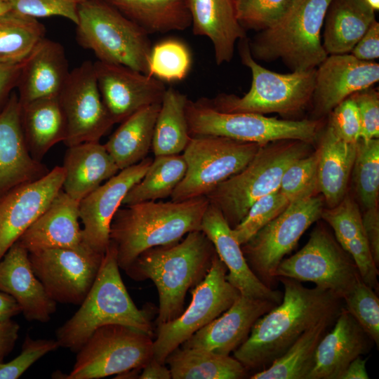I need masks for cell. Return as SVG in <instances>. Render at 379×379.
Masks as SVG:
<instances>
[{
  "label": "cell",
  "instance_id": "cb8c5ba5",
  "mask_svg": "<svg viewBox=\"0 0 379 379\" xmlns=\"http://www.w3.org/2000/svg\"><path fill=\"white\" fill-rule=\"evenodd\" d=\"M0 291L14 298L29 321L48 322L56 311L57 302L35 275L29 252L18 241L0 260Z\"/></svg>",
  "mask_w": 379,
  "mask_h": 379
},
{
  "label": "cell",
  "instance_id": "3957f363",
  "mask_svg": "<svg viewBox=\"0 0 379 379\" xmlns=\"http://www.w3.org/2000/svg\"><path fill=\"white\" fill-rule=\"evenodd\" d=\"M208 204L203 196L121 206L113 217L109 230L119 268L124 271L149 248L177 242L187 234L201 230Z\"/></svg>",
  "mask_w": 379,
  "mask_h": 379
},
{
  "label": "cell",
  "instance_id": "9f6ffc18",
  "mask_svg": "<svg viewBox=\"0 0 379 379\" xmlns=\"http://www.w3.org/2000/svg\"><path fill=\"white\" fill-rule=\"evenodd\" d=\"M138 375L140 379H171V374L166 364L161 363L154 357L141 370Z\"/></svg>",
  "mask_w": 379,
  "mask_h": 379
},
{
  "label": "cell",
  "instance_id": "f1b7e54d",
  "mask_svg": "<svg viewBox=\"0 0 379 379\" xmlns=\"http://www.w3.org/2000/svg\"><path fill=\"white\" fill-rule=\"evenodd\" d=\"M62 167L65 178L62 190L78 201L120 171L99 141L68 147Z\"/></svg>",
  "mask_w": 379,
  "mask_h": 379
},
{
  "label": "cell",
  "instance_id": "6da1fadb",
  "mask_svg": "<svg viewBox=\"0 0 379 379\" xmlns=\"http://www.w3.org/2000/svg\"><path fill=\"white\" fill-rule=\"evenodd\" d=\"M277 280L284 286L281 302L255 321L247 339L233 352L248 371L268 367L306 330L338 315L343 307V299L331 291L307 288L287 277Z\"/></svg>",
  "mask_w": 379,
  "mask_h": 379
},
{
  "label": "cell",
  "instance_id": "7a4b0ae2",
  "mask_svg": "<svg viewBox=\"0 0 379 379\" xmlns=\"http://www.w3.org/2000/svg\"><path fill=\"white\" fill-rule=\"evenodd\" d=\"M215 255L211 240L197 230L177 242L143 251L124 272L136 281L150 279L156 286L159 326L182 313L187 292L206 277Z\"/></svg>",
  "mask_w": 379,
  "mask_h": 379
},
{
  "label": "cell",
  "instance_id": "5bb4252c",
  "mask_svg": "<svg viewBox=\"0 0 379 379\" xmlns=\"http://www.w3.org/2000/svg\"><path fill=\"white\" fill-rule=\"evenodd\" d=\"M275 274L277 279L283 277L314 283L342 299L361 279L352 256L321 225L312 232L300 251L280 262Z\"/></svg>",
  "mask_w": 379,
  "mask_h": 379
},
{
  "label": "cell",
  "instance_id": "277c9868",
  "mask_svg": "<svg viewBox=\"0 0 379 379\" xmlns=\"http://www.w3.org/2000/svg\"><path fill=\"white\" fill-rule=\"evenodd\" d=\"M119 270L117 250L110 242L79 310L56 331L59 347L76 353L97 328L112 324L131 326L154 336L152 308L139 309L135 305Z\"/></svg>",
  "mask_w": 379,
  "mask_h": 379
},
{
  "label": "cell",
  "instance_id": "7bdbcfd3",
  "mask_svg": "<svg viewBox=\"0 0 379 379\" xmlns=\"http://www.w3.org/2000/svg\"><path fill=\"white\" fill-rule=\"evenodd\" d=\"M376 291L361 279L344 295L345 308L374 343L379 345V298Z\"/></svg>",
  "mask_w": 379,
  "mask_h": 379
},
{
  "label": "cell",
  "instance_id": "ab89813d",
  "mask_svg": "<svg viewBox=\"0 0 379 379\" xmlns=\"http://www.w3.org/2000/svg\"><path fill=\"white\" fill-rule=\"evenodd\" d=\"M45 34L36 18L11 11L0 16V65L23 63Z\"/></svg>",
  "mask_w": 379,
  "mask_h": 379
},
{
  "label": "cell",
  "instance_id": "e0dca14e",
  "mask_svg": "<svg viewBox=\"0 0 379 379\" xmlns=\"http://www.w3.org/2000/svg\"><path fill=\"white\" fill-rule=\"evenodd\" d=\"M93 65L102 102L114 124L161 104L167 88L161 80L122 65L99 60Z\"/></svg>",
  "mask_w": 379,
  "mask_h": 379
},
{
  "label": "cell",
  "instance_id": "c3c4849f",
  "mask_svg": "<svg viewBox=\"0 0 379 379\" xmlns=\"http://www.w3.org/2000/svg\"><path fill=\"white\" fill-rule=\"evenodd\" d=\"M56 340L33 339L27 335L20 353L7 363H0V379H17L46 354L57 350Z\"/></svg>",
  "mask_w": 379,
  "mask_h": 379
},
{
  "label": "cell",
  "instance_id": "ba28073f",
  "mask_svg": "<svg viewBox=\"0 0 379 379\" xmlns=\"http://www.w3.org/2000/svg\"><path fill=\"white\" fill-rule=\"evenodd\" d=\"M76 39L98 60L148 74L149 35L104 0H86L78 10Z\"/></svg>",
  "mask_w": 379,
  "mask_h": 379
},
{
  "label": "cell",
  "instance_id": "94428289",
  "mask_svg": "<svg viewBox=\"0 0 379 379\" xmlns=\"http://www.w3.org/2000/svg\"><path fill=\"white\" fill-rule=\"evenodd\" d=\"M366 1L375 11H378L379 0H366Z\"/></svg>",
  "mask_w": 379,
  "mask_h": 379
},
{
  "label": "cell",
  "instance_id": "681fc988",
  "mask_svg": "<svg viewBox=\"0 0 379 379\" xmlns=\"http://www.w3.org/2000/svg\"><path fill=\"white\" fill-rule=\"evenodd\" d=\"M328 125L342 140L356 143L361 138V124L357 104L348 97L329 113Z\"/></svg>",
  "mask_w": 379,
  "mask_h": 379
},
{
  "label": "cell",
  "instance_id": "52a82bcc",
  "mask_svg": "<svg viewBox=\"0 0 379 379\" xmlns=\"http://www.w3.org/2000/svg\"><path fill=\"white\" fill-rule=\"evenodd\" d=\"M239 53L243 65L251 72V88L242 97L220 93L212 99L205 98L213 108L225 112L293 114L312 100L316 68L288 74L267 69L252 57L247 37L239 40Z\"/></svg>",
  "mask_w": 379,
  "mask_h": 379
},
{
  "label": "cell",
  "instance_id": "8d00e7d4",
  "mask_svg": "<svg viewBox=\"0 0 379 379\" xmlns=\"http://www.w3.org/2000/svg\"><path fill=\"white\" fill-rule=\"evenodd\" d=\"M338 315L325 317L306 330L281 357L251 379H307L314 362L317 346Z\"/></svg>",
  "mask_w": 379,
  "mask_h": 379
},
{
  "label": "cell",
  "instance_id": "7dc6e473",
  "mask_svg": "<svg viewBox=\"0 0 379 379\" xmlns=\"http://www.w3.org/2000/svg\"><path fill=\"white\" fill-rule=\"evenodd\" d=\"M86 0H7L11 11L34 18L60 16L78 22V10Z\"/></svg>",
  "mask_w": 379,
  "mask_h": 379
},
{
  "label": "cell",
  "instance_id": "e575fe53",
  "mask_svg": "<svg viewBox=\"0 0 379 379\" xmlns=\"http://www.w3.org/2000/svg\"><path fill=\"white\" fill-rule=\"evenodd\" d=\"M321 218L333 230L335 239L354 260L359 273L368 277L376 271L358 204L345 196L335 206L323 209Z\"/></svg>",
  "mask_w": 379,
  "mask_h": 379
},
{
  "label": "cell",
  "instance_id": "f6af8a7d",
  "mask_svg": "<svg viewBox=\"0 0 379 379\" xmlns=\"http://www.w3.org/2000/svg\"><path fill=\"white\" fill-rule=\"evenodd\" d=\"M318 149L292 163L284 173L279 190L291 202L318 192Z\"/></svg>",
  "mask_w": 379,
  "mask_h": 379
},
{
  "label": "cell",
  "instance_id": "74e56055",
  "mask_svg": "<svg viewBox=\"0 0 379 379\" xmlns=\"http://www.w3.org/2000/svg\"><path fill=\"white\" fill-rule=\"evenodd\" d=\"M186 95L173 88L166 90L154 126L152 149L155 157L180 154L191 136L186 117Z\"/></svg>",
  "mask_w": 379,
  "mask_h": 379
},
{
  "label": "cell",
  "instance_id": "ac0fdd59",
  "mask_svg": "<svg viewBox=\"0 0 379 379\" xmlns=\"http://www.w3.org/2000/svg\"><path fill=\"white\" fill-rule=\"evenodd\" d=\"M152 161L146 157L119 171L79 201V219L83 223L84 244L104 255L109 243L112 220L131 188L139 182Z\"/></svg>",
  "mask_w": 379,
  "mask_h": 379
},
{
  "label": "cell",
  "instance_id": "f35d334b",
  "mask_svg": "<svg viewBox=\"0 0 379 379\" xmlns=\"http://www.w3.org/2000/svg\"><path fill=\"white\" fill-rule=\"evenodd\" d=\"M186 170L182 155L155 157L142 179L128 192L121 206L171 197L184 178Z\"/></svg>",
  "mask_w": 379,
  "mask_h": 379
},
{
  "label": "cell",
  "instance_id": "7c38bea8",
  "mask_svg": "<svg viewBox=\"0 0 379 379\" xmlns=\"http://www.w3.org/2000/svg\"><path fill=\"white\" fill-rule=\"evenodd\" d=\"M324 197L316 194L291 202L277 218L241 245L245 259L255 276L272 288L276 270L284 256L296 246L303 233L321 218Z\"/></svg>",
  "mask_w": 379,
  "mask_h": 379
},
{
  "label": "cell",
  "instance_id": "4dcf8cb0",
  "mask_svg": "<svg viewBox=\"0 0 379 379\" xmlns=\"http://www.w3.org/2000/svg\"><path fill=\"white\" fill-rule=\"evenodd\" d=\"M357 147V142H347L339 138L329 125L321 135L317 190L329 208L338 205L345 196Z\"/></svg>",
  "mask_w": 379,
  "mask_h": 379
},
{
  "label": "cell",
  "instance_id": "9a60e30c",
  "mask_svg": "<svg viewBox=\"0 0 379 379\" xmlns=\"http://www.w3.org/2000/svg\"><path fill=\"white\" fill-rule=\"evenodd\" d=\"M87 246L29 253L32 270L57 303L80 305L91 289L103 258Z\"/></svg>",
  "mask_w": 379,
  "mask_h": 379
},
{
  "label": "cell",
  "instance_id": "30bf717a",
  "mask_svg": "<svg viewBox=\"0 0 379 379\" xmlns=\"http://www.w3.org/2000/svg\"><path fill=\"white\" fill-rule=\"evenodd\" d=\"M260 145L213 135L191 137L182 154L187 170L172 201L206 196L251 161Z\"/></svg>",
  "mask_w": 379,
  "mask_h": 379
},
{
  "label": "cell",
  "instance_id": "ee69618b",
  "mask_svg": "<svg viewBox=\"0 0 379 379\" xmlns=\"http://www.w3.org/2000/svg\"><path fill=\"white\" fill-rule=\"evenodd\" d=\"M290 201L279 188L255 201L244 218L232 232L240 245L247 242L257 232L281 214Z\"/></svg>",
  "mask_w": 379,
  "mask_h": 379
},
{
  "label": "cell",
  "instance_id": "f5cc1de1",
  "mask_svg": "<svg viewBox=\"0 0 379 379\" xmlns=\"http://www.w3.org/2000/svg\"><path fill=\"white\" fill-rule=\"evenodd\" d=\"M364 230L373 260L379 265V211L378 206L366 208L361 215Z\"/></svg>",
  "mask_w": 379,
  "mask_h": 379
},
{
  "label": "cell",
  "instance_id": "83f0119b",
  "mask_svg": "<svg viewBox=\"0 0 379 379\" xmlns=\"http://www.w3.org/2000/svg\"><path fill=\"white\" fill-rule=\"evenodd\" d=\"M194 35L211 41L216 64L232 60L235 44L246 37L239 24L234 0H187Z\"/></svg>",
  "mask_w": 379,
  "mask_h": 379
},
{
  "label": "cell",
  "instance_id": "4fadbf2b",
  "mask_svg": "<svg viewBox=\"0 0 379 379\" xmlns=\"http://www.w3.org/2000/svg\"><path fill=\"white\" fill-rule=\"evenodd\" d=\"M227 267L216 253L206 277L192 290L188 307L174 320L157 326L155 359L165 364L172 351L222 314L241 295L227 280Z\"/></svg>",
  "mask_w": 379,
  "mask_h": 379
},
{
  "label": "cell",
  "instance_id": "db71d44e",
  "mask_svg": "<svg viewBox=\"0 0 379 379\" xmlns=\"http://www.w3.org/2000/svg\"><path fill=\"white\" fill-rule=\"evenodd\" d=\"M22 64L0 65V111L8 100L13 89L17 86Z\"/></svg>",
  "mask_w": 379,
  "mask_h": 379
},
{
  "label": "cell",
  "instance_id": "d6986e66",
  "mask_svg": "<svg viewBox=\"0 0 379 379\" xmlns=\"http://www.w3.org/2000/svg\"><path fill=\"white\" fill-rule=\"evenodd\" d=\"M62 166L0 196V260L62 190Z\"/></svg>",
  "mask_w": 379,
  "mask_h": 379
},
{
  "label": "cell",
  "instance_id": "484cf974",
  "mask_svg": "<svg viewBox=\"0 0 379 379\" xmlns=\"http://www.w3.org/2000/svg\"><path fill=\"white\" fill-rule=\"evenodd\" d=\"M79 201L61 190L18 240L29 253L46 248L86 246L79 223Z\"/></svg>",
  "mask_w": 379,
  "mask_h": 379
},
{
  "label": "cell",
  "instance_id": "836d02e7",
  "mask_svg": "<svg viewBox=\"0 0 379 379\" xmlns=\"http://www.w3.org/2000/svg\"><path fill=\"white\" fill-rule=\"evenodd\" d=\"M148 35L191 27L187 0H104Z\"/></svg>",
  "mask_w": 379,
  "mask_h": 379
},
{
  "label": "cell",
  "instance_id": "1f68e13d",
  "mask_svg": "<svg viewBox=\"0 0 379 379\" xmlns=\"http://www.w3.org/2000/svg\"><path fill=\"white\" fill-rule=\"evenodd\" d=\"M24 137L32 157L41 161L48 150L64 142L67 127L58 96L20 104Z\"/></svg>",
  "mask_w": 379,
  "mask_h": 379
},
{
  "label": "cell",
  "instance_id": "bcb514c9",
  "mask_svg": "<svg viewBox=\"0 0 379 379\" xmlns=\"http://www.w3.org/2000/svg\"><path fill=\"white\" fill-rule=\"evenodd\" d=\"M293 0H234L237 18L246 31L261 32L284 15Z\"/></svg>",
  "mask_w": 379,
  "mask_h": 379
},
{
  "label": "cell",
  "instance_id": "d590c367",
  "mask_svg": "<svg viewBox=\"0 0 379 379\" xmlns=\"http://www.w3.org/2000/svg\"><path fill=\"white\" fill-rule=\"evenodd\" d=\"M173 379H241L248 370L234 357L178 347L165 360Z\"/></svg>",
  "mask_w": 379,
  "mask_h": 379
},
{
  "label": "cell",
  "instance_id": "8fae6325",
  "mask_svg": "<svg viewBox=\"0 0 379 379\" xmlns=\"http://www.w3.org/2000/svg\"><path fill=\"white\" fill-rule=\"evenodd\" d=\"M153 337L131 326L107 324L97 328L76 352L67 379H98L141 371L153 358Z\"/></svg>",
  "mask_w": 379,
  "mask_h": 379
},
{
  "label": "cell",
  "instance_id": "ffe728a7",
  "mask_svg": "<svg viewBox=\"0 0 379 379\" xmlns=\"http://www.w3.org/2000/svg\"><path fill=\"white\" fill-rule=\"evenodd\" d=\"M379 80V64L359 60L351 53L333 54L316 68L312 100L317 115L329 114L353 93Z\"/></svg>",
  "mask_w": 379,
  "mask_h": 379
},
{
  "label": "cell",
  "instance_id": "d4e9b609",
  "mask_svg": "<svg viewBox=\"0 0 379 379\" xmlns=\"http://www.w3.org/2000/svg\"><path fill=\"white\" fill-rule=\"evenodd\" d=\"M333 326L317 346L307 379H341L351 361L375 344L344 306Z\"/></svg>",
  "mask_w": 379,
  "mask_h": 379
},
{
  "label": "cell",
  "instance_id": "680465c9",
  "mask_svg": "<svg viewBox=\"0 0 379 379\" xmlns=\"http://www.w3.org/2000/svg\"><path fill=\"white\" fill-rule=\"evenodd\" d=\"M20 313V307L14 298L0 291V320L12 319Z\"/></svg>",
  "mask_w": 379,
  "mask_h": 379
},
{
  "label": "cell",
  "instance_id": "9c48e42d",
  "mask_svg": "<svg viewBox=\"0 0 379 379\" xmlns=\"http://www.w3.org/2000/svg\"><path fill=\"white\" fill-rule=\"evenodd\" d=\"M186 117L191 137L213 135L263 145L281 140L311 142L317 138L320 122L285 120L248 112H225L210 105L205 98L187 100Z\"/></svg>",
  "mask_w": 379,
  "mask_h": 379
},
{
  "label": "cell",
  "instance_id": "4316f807",
  "mask_svg": "<svg viewBox=\"0 0 379 379\" xmlns=\"http://www.w3.org/2000/svg\"><path fill=\"white\" fill-rule=\"evenodd\" d=\"M69 73L64 47L44 37L22 64L16 86L20 104L59 96Z\"/></svg>",
  "mask_w": 379,
  "mask_h": 379
},
{
  "label": "cell",
  "instance_id": "2e32d148",
  "mask_svg": "<svg viewBox=\"0 0 379 379\" xmlns=\"http://www.w3.org/2000/svg\"><path fill=\"white\" fill-rule=\"evenodd\" d=\"M58 98L67 127L63 143L67 147L99 141L114 124L102 102L91 61L70 71Z\"/></svg>",
  "mask_w": 379,
  "mask_h": 379
},
{
  "label": "cell",
  "instance_id": "f907efd6",
  "mask_svg": "<svg viewBox=\"0 0 379 379\" xmlns=\"http://www.w3.org/2000/svg\"><path fill=\"white\" fill-rule=\"evenodd\" d=\"M359 109L361 132V138L368 140L379 138V93L368 87L350 96Z\"/></svg>",
  "mask_w": 379,
  "mask_h": 379
},
{
  "label": "cell",
  "instance_id": "5b68a950",
  "mask_svg": "<svg viewBox=\"0 0 379 379\" xmlns=\"http://www.w3.org/2000/svg\"><path fill=\"white\" fill-rule=\"evenodd\" d=\"M331 0H293L288 9L271 27L248 40L255 60L281 59L293 71L317 68L328 55L321 31Z\"/></svg>",
  "mask_w": 379,
  "mask_h": 379
},
{
  "label": "cell",
  "instance_id": "44dd1931",
  "mask_svg": "<svg viewBox=\"0 0 379 379\" xmlns=\"http://www.w3.org/2000/svg\"><path fill=\"white\" fill-rule=\"evenodd\" d=\"M277 305L268 300L240 295L226 311L194 333L180 347L230 355L247 339L255 321Z\"/></svg>",
  "mask_w": 379,
  "mask_h": 379
},
{
  "label": "cell",
  "instance_id": "6f0895ef",
  "mask_svg": "<svg viewBox=\"0 0 379 379\" xmlns=\"http://www.w3.org/2000/svg\"><path fill=\"white\" fill-rule=\"evenodd\" d=\"M367 359L361 356L355 358L347 366L341 379H368L369 378L366 364Z\"/></svg>",
  "mask_w": 379,
  "mask_h": 379
},
{
  "label": "cell",
  "instance_id": "b9f144b4",
  "mask_svg": "<svg viewBox=\"0 0 379 379\" xmlns=\"http://www.w3.org/2000/svg\"><path fill=\"white\" fill-rule=\"evenodd\" d=\"M192 57L180 41L166 39L152 47L148 60V75L166 81H181L188 74Z\"/></svg>",
  "mask_w": 379,
  "mask_h": 379
},
{
  "label": "cell",
  "instance_id": "603a6c76",
  "mask_svg": "<svg viewBox=\"0 0 379 379\" xmlns=\"http://www.w3.org/2000/svg\"><path fill=\"white\" fill-rule=\"evenodd\" d=\"M21 106L12 92L0 111V196L11 189L36 180L49 171L34 159L27 146L21 124Z\"/></svg>",
  "mask_w": 379,
  "mask_h": 379
},
{
  "label": "cell",
  "instance_id": "f546056e",
  "mask_svg": "<svg viewBox=\"0 0 379 379\" xmlns=\"http://www.w3.org/2000/svg\"><path fill=\"white\" fill-rule=\"evenodd\" d=\"M375 11L366 0H331L322 43L328 55L350 53L376 20Z\"/></svg>",
  "mask_w": 379,
  "mask_h": 379
},
{
  "label": "cell",
  "instance_id": "8992f818",
  "mask_svg": "<svg viewBox=\"0 0 379 379\" xmlns=\"http://www.w3.org/2000/svg\"><path fill=\"white\" fill-rule=\"evenodd\" d=\"M309 145L299 140H281L261 145L246 167L220 183L206 198L234 228L255 201L279 187L286 168L310 154Z\"/></svg>",
  "mask_w": 379,
  "mask_h": 379
},
{
  "label": "cell",
  "instance_id": "7402d4cb",
  "mask_svg": "<svg viewBox=\"0 0 379 379\" xmlns=\"http://www.w3.org/2000/svg\"><path fill=\"white\" fill-rule=\"evenodd\" d=\"M201 230L211 240L217 255L227 267V280L241 295L277 304L281 302L283 293L265 285L251 270L232 228L220 211L210 203L203 215Z\"/></svg>",
  "mask_w": 379,
  "mask_h": 379
},
{
  "label": "cell",
  "instance_id": "60d3db41",
  "mask_svg": "<svg viewBox=\"0 0 379 379\" xmlns=\"http://www.w3.org/2000/svg\"><path fill=\"white\" fill-rule=\"evenodd\" d=\"M356 192L365 208L378 206L379 194V139L357 142L353 166Z\"/></svg>",
  "mask_w": 379,
  "mask_h": 379
},
{
  "label": "cell",
  "instance_id": "91938a15",
  "mask_svg": "<svg viewBox=\"0 0 379 379\" xmlns=\"http://www.w3.org/2000/svg\"><path fill=\"white\" fill-rule=\"evenodd\" d=\"M11 11L7 0H0V16Z\"/></svg>",
  "mask_w": 379,
  "mask_h": 379
},
{
  "label": "cell",
  "instance_id": "11a10c76",
  "mask_svg": "<svg viewBox=\"0 0 379 379\" xmlns=\"http://www.w3.org/2000/svg\"><path fill=\"white\" fill-rule=\"evenodd\" d=\"M20 328V325L12 319L0 320V363L14 348Z\"/></svg>",
  "mask_w": 379,
  "mask_h": 379
},
{
  "label": "cell",
  "instance_id": "816d5d0a",
  "mask_svg": "<svg viewBox=\"0 0 379 379\" xmlns=\"http://www.w3.org/2000/svg\"><path fill=\"white\" fill-rule=\"evenodd\" d=\"M355 58L373 61L379 57V23L375 21L350 53Z\"/></svg>",
  "mask_w": 379,
  "mask_h": 379
},
{
  "label": "cell",
  "instance_id": "d6a6232c",
  "mask_svg": "<svg viewBox=\"0 0 379 379\" xmlns=\"http://www.w3.org/2000/svg\"><path fill=\"white\" fill-rule=\"evenodd\" d=\"M160 106L152 105L128 117L104 144L120 171L147 157Z\"/></svg>",
  "mask_w": 379,
  "mask_h": 379
}]
</instances>
